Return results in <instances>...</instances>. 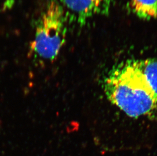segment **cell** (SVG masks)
<instances>
[{
    "label": "cell",
    "instance_id": "cell-5",
    "mask_svg": "<svg viewBox=\"0 0 157 156\" xmlns=\"http://www.w3.org/2000/svg\"><path fill=\"white\" fill-rule=\"evenodd\" d=\"M137 66L157 97V59H135Z\"/></svg>",
    "mask_w": 157,
    "mask_h": 156
},
{
    "label": "cell",
    "instance_id": "cell-1",
    "mask_svg": "<svg viewBox=\"0 0 157 156\" xmlns=\"http://www.w3.org/2000/svg\"><path fill=\"white\" fill-rule=\"evenodd\" d=\"M108 100L132 118L157 114V97L137 66L130 59L114 66L103 82Z\"/></svg>",
    "mask_w": 157,
    "mask_h": 156
},
{
    "label": "cell",
    "instance_id": "cell-2",
    "mask_svg": "<svg viewBox=\"0 0 157 156\" xmlns=\"http://www.w3.org/2000/svg\"><path fill=\"white\" fill-rule=\"evenodd\" d=\"M64 6L58 0H49L36 23L30 44L35 59L44 62L56 60L65 43L67 28Z\"/></svg>",
    "mask_w": 157,
    "mask_h": 156
},
{
    "label": "cell",
    "instance_id": "cell-4",
    "mask_svg": "<svg viewBox=\"0 0 157 156\" xmlns=\"http://www.w3.org/2000/svg\"><path fill=\"white\" fill-rule=\"evenodd\" d=\"M133 13L144 20L157 18V0H128Z\"/></svg>",
    "mask_w": 157,
    "mask_h": 156
},
{
    "label": "cell",
    "instance_id": "cell-3",
    "mask_svg": "<svg viewBox=\"0 0 157 156\" xmlns=\"http://www.w3.org/2000/svg\"><path fill=\"white\" fill-rule=\"evenodd\" d=\"M73 17L83 25L89 19L98 15L109 13L113 0H62Z\"/></svg>",
    "mask_w": 157,
    "mask_h": 156
}]
</instances>
